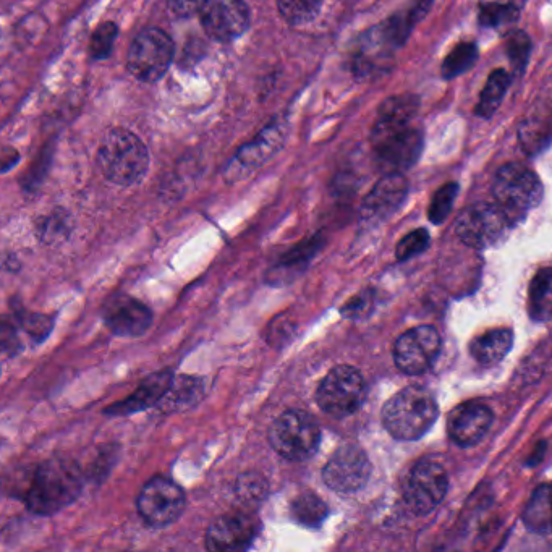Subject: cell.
<instances>
[{"label": "cell", "instance_id": "obj_1", "mask_svg": "<svg viewBox=\"0 0 552 552\" xmlns=\"http://www.w3.org/2000/svg\"><path fill=\"white\" fill-rule=\"evenodd\" d=\"M83 475L77 463L67 459L44 462L31 481L26 507L36 515H54L77 501Z\"/></svg>", "mask_w": 552, "mask_h": 552}, {"label": "cell", "instance_id": "obj_2", "mask_svg": "<svg viewBox=\"0 0 552 552\" xmlns=\"http://www.w3.org/2000/svg\"><path fill=\"white\" fill-rule=\"evenodd\" d=\"M434 395L420 386L405 387L387 400L383 408L384 428L399 441L423 438L438 420Z\"/></svg>", "mask_w": 552, "mask_h": 552}, {"label": "cell", "instance_id": "obj_3", "mask_svg": "<svg viewBox=\"0 0 552 552\" xmlns=\"http://www.w3.org/2000/svg\"><path fill=\"white\" fill-rule=\"evenodd\" d=\"M98 166L107 180L130 187L140 182L148 172V149L135 133L115 128L102 138Z\"/></svg>", "mask_w": 552, "mask_h": 552}, {"label": "cell", "instance_id": "obj_4", "mask_svg": "<svg viewBox=\"0 0 552 552\" xmlns=\"http://www.w3.org/2000/svg\"><path fill=\"white\" fill-rule=\"evenodd\" d=\"M493 195L512 224L519 222L528 211L543 200V185L527 167L510 162L497 170L493 183Z\"/></svg>", "mask_w": 552, "mask_h": 552}, {"label": "cell", "instance_id": "obj_5", "mask_svg": "<svg viewBox=\"0 0 552 552\" xmlns=\"http://www.w3.org/2000/svg\"><path fill=\"white\" fill-rule=\"evenodd\" d=\"M272 449L290 462H305L318 452L321 429L315 418L303 410H289L269 428Z\"/></svg>", "mask_w": 552, "mask_h": 552}, {"label": "cell", "instance_id": "obj_6", "mask_svg": "<svg viewBox=\"0 0 552 552\" xmlns=\"http://www.w3.org/2000/svg\"><path fill=\"white\" fill-rule=\"evenodd\" d=\"M366 384L357 368L336 366L319 384L316 402L334 418H347L365 402Z\"/></svg>", "mask_w": 552, "mask_h": 552}, {"label": "cell", "instance_id": "obj_7", "mask_svg": "<svg viewBox=\"0 0 552 552\" xmlns=\"http://www.w3.org/2000/svg\"><path fill=\"white\" fill-rule=\"evenodd\" d=\"M514 226L497 203H476L463 209L455 222V234L467 247L486 250L504 238Z\"/></svg>", "mask_w": 552, "mask_h": 552}, {"label": "cell", "instance_id": "obj_8", "mask_svg": "<svg viewBox=\"0 0 552 552\" xmlns=\"http://www.w3.org/2000/svg\"><path fill=\"white\" fill-rule=\"evenodd\" d=\"M174 57V43L159 28L141 31L128 51L127 65L133 77L141 81H158L169 70Z\"/></svg>", "mask_w": 552, "mask_h": 552}, {"label": "cell", "instance_id": "obj_9", "mask_svg": "<svg viewBox=\"0 0 552 552\" xmlns=\"http://www.w3.org/2000/svg\"><path fill=\"white\" fill-rule=\"evenodd\" d=\"M136 507L143 520L151 527H167L183 514L185 493L169 478L156 476L141 489Z\"/></svg>", "mask_w": 552, "mask_h": 552}, {"label": "cell", "instance_id": "obj_10", "mask_svg": "<svg viewBox=\"0 0 552 552\" xmlns=\"http://www.w3.org/2000/svg\"><path fill=\"white\" fill-rule=\"evenodd\" d=\"M449 476L441 463L423 460L413 467L404 489L405 502L412 512L426 515L433 512L446 497Z\"/></svg>", "mask_w": 552, "mask_h": 552}, {"label": "cell", "instance_id": "obj_11", "mask_svg": "<svg viewBox=\"0 0 552 552\" xmlns=\"http://www.w3.org/2000/svg\"><path fill=\"white\" fill-rule=\"evenodd\" d=\"M441 352V337L433 326L413 327L394 345L395 365L410 376L426 373Z\"/></svg>", "mask_w": 552, "mask_h": 552}, {"label": "cell", "instance_id": "obj_12", "mask_svg": "<svg viewBox=\"0 0 552 552\" xmlns=\"http://www.w3.org/2000/svg\"><path fill=\"white\" fill-rule=\"evenodd\" d=\"M370 473L371 463L366 452L355 444H347L337 449L326 463L323 480L336 493L352 494L368 483Z\"/></svg>", "mask_w": 552, "mask_h": 552}, {"label": "cell", "instance_id": "obj_13", "mask_svg": "<svg viewBox=\"0 0 552 552\" xmlns=\"http://www.w3.org/2000/svg\"><path fill=\"white\" fill-rule=\"evenodd\" d=\"M374 159L384 174H404L417 164L423 151V136L413 128L371 141Z\"/></svg>", "mask_w": 552, "mask_h": 552}, {"label": "cell", "instance_id": "obj_14", "mask_svg": "<svg viewBox=\"0 0 552 552\" xmlns=\"http://www.w3.org/2000/svg\"><path fill=\"white\" fill-rule=\"evenodd\" d=\"M200 15L204 31L222 43L234 41L250 26V10L243 0H208Z\"/></svg>", "mask_w": 552, "mask_h": 552}, {"label": "cell", "instance_id": "obj_15", "mask_svg": "<svg viewBox=\"0 0 552 552\" xmlns=\"http://www.w3.org/2000/svg\"><path fill=\"white\" fill-rule=\"evenodd\" d=\"M260 533V522L253 515L226 514L208 528L206 548L216 552L245 551Z\"/></svg>", "mask_w": 552, "mask_h": 552}, {"label": "cell", "instance_id": "obj_16", "mask_svg": "<svg viewBox=\"0 0 552 552\" xmlns=\"http://www.w3.org/2000/svg\"><path fill=\"white\" fill-rule=\"evenodd\" d=\"M493 412L480 402H465L455 407L447 421L449 438L460 447H472L483 439L493 423Z\"/></svg>", "mask_w": 552, "mask_h": 552}, {"label": "cell", "instance_id": "obj_17", "mask_svg": "<svg viewBox=\"0 0 552 552\" xmlns=\"http://www.w3.org/2000/svg\"><path fill=\"white\" fill-rule=\"evenodd\" d=\"M104 321L117 336L136 337L148 331L153 313L135 298L117 297L106 306Z\"/></svg>", "mask_w": 552, "mask_h": 552}, {"label": "cell", "instance_id": "obj_18", "mask_svg": "<svg viewBox=\"0 0 552 552\" xmlns=\"http://www.w3.org/2000/svg\"><path fill=\"white\" fill-rule=\"evenodd\" d=\"M407 192L408 182L404 174H384L365 198L361 209L363 217L368 221L386 219L404 203Z\"/></svg>", "mask_w": 552, "mask_h": 552}, {"label": "cell", "instance_id": "obj_19", "mask_svg": "<svg viewBox=\"0 0 552 552\" xmlns=\"http://www.w3.org/2000/svg\"><path fill=\"white\" fill-rule=\"evenodd\" d=\"M418 107H420V101L412 94H402L384 101L379 107L378 120L371 133V141L408 128L410 120L417 115Z\"/></svg>", "mask_w": 552, "mask_h": 552}, {"label": "cell", "instance_id": "obj_20", "mask_svg": "<svg viewBox=\"0 0 552 552\" xmlns=\"http://www.w3.org/2000/svg\"><path fill=\"white\" fill-rule=\"evenodd\" d=\"M519 140L528 156H538L552 143V104H536L523 119Z\"/></svg>", "mask_w": 552, "mask_h": 552}, {"label": "cell", "instance_id": "obj_21", "mask_svg": "<svg viewBox=\"0 0 552 552\" xmlns=\"http://www.w3.org/2000/svg\"><path fill=\"white\" fill-rule=\"evenodd\" d=\"M172 378L174 376L169 371H161V373L149 376L145 383H141L135 394L130 395L124 402L107 408V415L122 417V415H130V413L140 412V410H145V408L158 405L164 394H166L167 389H169Z\"/></svg>", "mask_w": 552, "mask_h": 552}, {"label": "cell", "instance_id": "obj_22", "mask_svg": "<svg viewBox=\"0 0 552 552\" xmlns=\"http://www.w3.org/2000/svg\"><path fill=\"white\" fill-rule=\"evenodd\" d=\"M512 342H514L512 331L501 327V329H493V331L476 337L470 345V352L480 365L494 366L504 360V357L512 349Z\"/></svg>", "mask_w": 552, "mask_h": 552}, {"label": "cell", "instance_id": "obj_23", "mask_svg": "<svg viewBox=\"0 0 552 552\" xmlns=\"http://www.w3.org/2000/svg\"><path fill=\"white\" fill-rule=\"evenodd\" d=\"M203 394L204 386L200 379L193 378V376H177V378H172V383L158 407L162 412H179V410L193 407Z\"/></svg>", "mask_w": 552, "mask_h": 552}, {"label": "cell", "instance_id": "obj_24", "mask_svg": "<svg viewBox=\"0 0 552 552\" xmlns=\"http://www.w3.org/2000/svg\"><path fill=\"white\" fill-rule=\"evenodd\" d=\"M528 313L535 321L552 319V268L536 272L528 289Z\"/></svg>", "mask_w": 552, "mask_h": 552}, {"label": "cell", "instance_id": "obj_25", "mask_svg": "<svg viewBox=\"0 0 552 552\" xmlns=\"http://www.w3.org/2000/svg\"><path fill=\"white\" fill-rule=\"evenodd\" d=\"M523 522L538 533L552 530V483H544L535 489L523 510Z\"/></svg>", "mask_w": 552, "mask_h": 552}, {"label": "cell", "instance_id": "obj_26", "mask_svg": "<svg viewBox=\"0 0 552 552\" xmlns=\"http://www.w3.org/2000/svg\"><path fill=\"white\" fill-rule=\"evenodd\" d=\"M510 75L506 70H496L489 75L485 88L481 91L480 101L476 106V114L483 119H491L501 106L502 99L506 96L510 86Z\"/></svg>", "mask_w": 552, "mask_h": 552}, {"label": "cell", "instance_id": "obj_27", "mask_svg": "<svg viewBox=\"0 0 552 552\" xmlns=\"http://www.w3.org/2000/svg\"><path fill=\"white\" fill-rule=\"evenodd\" d=\"M290 514L303 527L318 528L326 520L327 506L321 497L305 491L293 499Z\"/></svg>", "mask_w": 552, "mask_h": 552}, {"label": "cell", "instance_id": "obj_28", "mask_svg": "<svg viewBox=\"0 0 552 552\" xmlns=\"http://www.w3.org/2000/svg\"><path fill=\"white\" fill-rule=\"evenodd\" d=\"M281 143V135L274 130H266L263 135L258 138L255 143L245 146L242 149V153L237 156V164H240L242 169H253L263 164L268 159L269 154L274 153V148Z\"/></svg>", "mask_w": 552, "mask_h": 552}, {"label": "cell", "instance_id": "obj_29", "mask_svg": "<svg viewBox=\"0 0 552 552\" xmlns=\"http://www.w3.org/2000/svg\"><path fill=\"white\" fill-rule=\"evenodd\" d=\"M478 60V47L475 43H460L442 62L441 75L444 80H454L467 72Z\"/></svg>", "mask_w": 552, "mask_h": 552}, {"label": "cell", "instance_id": "obj_30", "mask_svg": "<svg viewBox=\"0 0 552 552\" xmlns=\"http://www.w3.org/2000/svg\"><path fill=\"white\" fill-rule=\"evenodd\" d=\"M520 10L510 2H493L483 5L480 10V25L489 30L509 28L519 20Z\"/></svg>", "mask_w": 552, "mask_h": 552}, {"label": "cell", "instance_id": "obj_31", "mask_svg": "<svg viewBox=\"0 0 552 552\" xmlns=\"http://www.w3.org/2000/svg\"><path fill=\"white\" fill-rule=\"evenodd\" d=\"M323 0H277L282 17L292 25H303L313 20L321 10Z\"/></svg>", "mask_w": 552, "mask_h": 552}, {"label": "cell", "instance_id": "obj_32", "mask_svg": "<svg viewBox=\"0 0 552 552\" xmlns=\"http://www.w3.org/2000/svg\"><path fill=\"white\" fill-rule=\"evenodd\" d=\"M457 193H459V185L457 183L451 182L442 185L438 192H436V195L433 196L431 204H429V221L433 222V224H442V222L446 221V217L451 214Z\"/></svg>", "mask_w": 552, "mask_h": 552}, {"label": "cell", "instance_id": "obj_33", "mask_svg": "<svg viewBox=\"0 0 552 552\" xmlns=\"http://www.w3.org/2000/svg\"><path fill=\"white\" fill-rule=\"evenodd\" d=\"M506 52L514 70L522 73L530 59L531 41L528 34L523 31L510 33L506 41Z\"/></svg>", "mask_w": 552, "mask_h": 552}, {"label": "cell", "instance_id": "obj_34", "mask_svg": "<svg viewBox=\"0 0 552 552\" xmlns=\"http://www.w3.org/2000/svg\"><path fill=\"white\" fill-rule=\"evenodd\" d=\"M268 494V483L258 473H245L237 481V496L248 504H260Z\"/></svg>", "mask_w": 552, "mask_h": 552}, {"label": "cell", "instance_id": "obj_35", "mask_svg": "<svg viewBox=\"0 0 552 552\" xmlns=\"http://www.w3.org/2000/svg\"><path fill=\"white\" fill-rule=\"evenodd\" d=\"M72 230V222L70 217L65 213H54L47 217L43 222L39 235L44 243H59L67 240L68 234Z\"/></svg>", "mask_w": 552, "mask_h": 552}, {"label": "cell", "instance_id": "obj_36", "mask_svg": "<svg viewBox=\"0 0 552 552\" xmlns=\"http://www.w3.org/2000/svg\"><path fill=\"white\" fill-rule=\"evenodd\" d=\"M117 34H119V28L115 26V23L107 22L99 26L96 33L93 34V38H91V56L94 59H106L111 54Z\"/></svg>", "mask_w": 552, "mask_h": 552}, {"label": "cell", "instance_id": "obj_37", "mask_svg": "<svg viewBox=\"0 0 552 552\" xmlns=\"http://www.w3.org/2000/svg\"><path fill=\"white\" fill-rule=\"evenodd\" d=\"M429 247V234L425 229H418L407 237L402 238V242L397 247V258L400 261L408 260L412 256L420 255Z\"/></svg>", "mask_w": 552, "mask_h": 552}, {"label": "cell", "instance_id": "obj_38", "mask_svg": "<svg viewBox=\"0 0 552 552\" xmlns=\"http://www.w3.org/2000/svg\"><path fill=\"white\" fill-rule=\"evenodd\" d=\"M23 329L30 334L34 342H43L52 329V319L43 315H26Z\"/></svg>", "mask_w": 552, "mask_h": 552}, {"label": "cell", "instance_id": "obj_39", "mask_svg": "<svg viewBox=\"0 0 552 552\" xmlns=\"http://www.w3.org/2000/svg\"><path fill=\"white\" fill-rule=\"evenodd\" d=\"M208 0H167L169 9L179 17H192L195 13H201Z\"/></svg>", "mask_w": 552, "mask_h": 552}, {"label": "cell", "instance_id": "obj_40", "mask_svg": "<svg viewBox=\"0 0 552 552\" xmlns=\"http://www.w3.org/2000/svg\"><path fill=\"white\" fill-rule=\"evenodd\" d=\"M371 306V297L370 295H358V297L350 300L347 305L344 306L342 310V315L347 316V318H360V316L366 315L368 313V308Z\"/></svg>", "mask_w": 552, "mask_h": 552}]
</instances>
